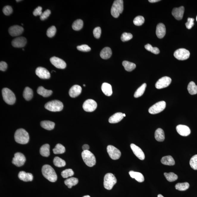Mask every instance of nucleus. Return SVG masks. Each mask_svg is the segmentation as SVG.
Wrapping results in <instances>:
<instances>
[{
    "instance_id": "obj_1",
    "label": "nucleus",
    "mask_w": 197,
    "mask_h": 197,
    "mask_svg": "<svg viewBox=\"0 0 197 197\" xmlns=\"http://www.w3.org/2000/svg\"><path fill=\"white\" fill-rule=\"evenodd\" d=\"M42 172L43 176L51 182H54L57 180V175L54 169L51 166L46 165L42 168Z\"/></svg>"
},
{
    "instance_id": "obj_2",
    "label": "nucleus",
    "mask_w": 197,
    "mask_h": 197,
    "mask_svg": "<svg viewBox=\"0 0 197 197\" xmlns=\"http://www.w3.org/2000/svg\"><path fill=\"white\" fill-rule=\"evenodd\" d=\"M14 139L17 143L21 144H26L29 140V134L23 129H18L14 135Z\"/></svg>"
},
{
    "instance_id": "obj_3",
    "label": "nucleus",
    "mask_w": 197,
    "mask_h": 197,
    "mask_svg": "<svg viewBox=\"0 0 197 197\" xmlns=\"http://www.w3.org/2000/svg\"><path fill=\"white\" fill-rule=\"evenodd\" d=\"M123 10V1L122 0L115 1L111 9V15L117 18L121 14Z\"/></svg>"
},
{
    "instance_id": "obj_4",
    "label": "nucleus",
    "mask_w": 197,
    "mask_h": 197,
    "mask_svg": "<svg viewBox=\"0 0 197 197\" xmlns=\"http://www.w3.org/2000/svg\"><path fill=\"white\" fill-rule=\"evenodd\" d=\"M82 156L84 162L88 167H93L96 164V158L94 154L89 151H83Z\"/></svg>"
},
{
    "instance_id": "obj_5",
    "label": "nucleus",
    "mask_w": 197,
    "mask_h": 197,
    "mask_svg": "<svg viewBox=\"0 0 197 197\" xmlns=\"http://www.w3.org/2000/svg\"><path fill=\"white\" fill-rule=\"evenodd\" d=\"M63 104L61 101L54 100L46 103L45 107L48 110L52 112L60 111L63 109Z\"/></svg>"
},
{
    "instance_id": "obj_6",
    "label": "nucleus",
    "mask_w": 197,
    "mask_h": 197,
    "mask_svg": "<svg viewBox=\"0 0 197 197\" xmlns=\"http://www.w3.org/2000/svg\"><path fill=\"white\" fill-rule=\"evenodd\" d=\"M3 98L5 102L7 104L12 105L16 101V98L14 93L8 88H4L2 90Z\"/></svg>"
},
{
    "instance_id": "obj_7",
    "label": "nucleus",
    "mask_w": 197,
    "mask_h": 197,
    "mask_svg": "<svg viewBox=\"0 0 197 197\" xmlns=\"http://www.w3.org/2000/svg\"><path fill=\"white\" fill-rule=\"evenodd\" d=\"M117 182V179L113 174L108 173L105 175L104 178V186L106 189L111 190Z\"/></svg>"
},
{
    "instance_id": "obj_8",
    "label": "nucleus",
    "mask_w": 197,
    "mask_h": 197,
    "mask_svg": "<svg viewBox=\"0 0 197 197\" xmlns=\"http://www.w3.org/2000/svg\"><path fill=\"white\" fill-rule=\"evenodd\" d=\"M165 101H160L148 109V112L151 114H156L162 112L166 107Z\"/></svg>"
},
{
    "instance_id": "obj_9",
    "label": "nucleus",
    "mask_w": 197,
    "mask_h": 197,
    "mask_svg": "<svg viewBox=\"0 0 197 197\" xmlns=\"http://www.w3.org/2000/svg\"><path fill=\"white\" fill-rule=\"evenodd\" d=\"M190 55V51L184 48L177 49L174 53V57L179 60H185L188 59Z\"/></svg>"
},
{
    "instance_id": "obj_10",
    "label": "nucleus",
    "mask_w": 197,
    "mask_h": 197,
    "mask_svg": "<svg viewBox=\"0 0 197 197\" xmlns=\"http://www.w3.org/2000/svg\"><path fill=\"white\" fill-rule=\"evenodd\" d=\"M107 150L109 156L111 159L113 160L119 159L121 157V153L119 149L112 145L108 146Z\"/></svg>"
},
{
    "instance_id": "obj_11",
    "label": "nucleus",
    "mask_w": 197,
    "mask_h": 197,
    "mask_svg": "<svg viewBox=\"0 0 197 197\" xmlns=\"http://www.w3.org/2000/svg\"><path fill=\"white\" fill-rule=\"evenodd\" d=\"M26 161L25 156L22 153L17 152L14 154L13 158L12 163L18 167L23 166Z\"/></svg>"
},
{
    "instance_id": "obj_12",
    "label": "nucleus",
    "mask_w": 197,
    "mask_h": 197,
    "mask_svg": "<svg viewBox=\"0 0 197 197\" xmlns=\"http://www.w3.org/2000/svg\"><path fill=\"white\" fill-rule=\"evenodd\" d=\"M97 104L94 100L91 99L86 100L83 103L84 110L87 112H92L96 109Z\"/></svg>"
},
{
    "instance_id": "obj_13",
    "label": "nucleus",
    "mask_w": 197,
    "mask_h": 197,
    "mask_svg": "<svg viewBox=\"0 0 197 197\" xmlns=\"http://www.w3.org/2000/svg\"><path fill=\"white\" fill-rule=\"evenodd\" d=\"M172 82V79L169 77H162L157 81L155 85L156 88L158 89L166 88L169 86Z\"/></svg>"
},
{
    "instance_id": "obj_14",
    "label": "nucleus",
    "mask_w": 197,
    "mask_h": 197,
    "mask_svg": "<svg viewBox=\"0 0 197 197\" xmlns=\"http://www.w3.org/2000/svg\"><path fill=\"white\" fill-rule=\"evenodd\" d=\"M50 61L54 67L57 68L64 69L67 66L66 62L63 60L57 57H51L50 59Z\"/></svg>"
},
{
    "instance_id": "obj_15",
    "label": "nucleus",
    "mask_w": 197,
    "mask_h": 197,
    "mask_svg": "<svg viewBox=\"0 0 197 197\" xmlns=\"http://www.w3.org/2000/svg\"><path fill=\"white\" fill-rule=\"evenodd\" d=\"M36 75L42 79H49L51 77V74L49 71L44 68L38 67L35 70Z\"/></svg>"
},
{
    "instance_id": "obj_16",
    "label": "nucleus",
    "mask_w": 197,
    "mask_h": 197,
    "mask_svg": "<svg viewBox=\"0 0 197 197\" xmlns=\"http://www.w3.org/2000/svg\"><path fill=\"white\" fill-rule=\"evenodd\" d=\"M26 43V39L21 37L14 39L12 41V45L14 47L21 48L25 46Z\"/></svg>"
},
{
    "instance_id": "obj_17",
    "label": "nucleus",
    "mask_w": 197,
    "mask_h": 197,
    "mask_svg": "<svg viewBox=\"0 0 197 197\" xmlns=\"http://www.w3.org/2000/svg\"><path fill=\"white\" fill-rule=\"evenodd\" d=\"M130 147L134 154L137 157L141 160L145 159V154L141 148L133 143L130 145Z\"/></svg>"
},
{
    "instance_id": "obj_18",
    "label": "nucleus",
    "mask_w": 197,
    "mask_h": 197,
    "mask_svg": "<svg viewBox=\"0 0 197 197\" xmlns=\"http://www.w3.org/2000/svg\"><path fill=\"white\" fill-rule=\"evenodd\" d=\"M24 31L23 27L18 25L13 26L9 29L10 35L12 37L19 36L23 33Z\"/></svg>"
},
{
    "instance_id": "obj_19",
    "label": "nucleus",
    "mask_w": 197,
    "mask_h": 197,
    "mask_svg": "<svg viewBox=\"0 0 197 197\" xmlns=\"http://www.w3.org/2000/svg\"><path fill=\"white\" fill-rule=\"evenodd\" d=\"M177 133L182 136H188L190 133V129L187 126L180 125L176 127Z\"/></svg>"
},
{
    "instance_id": "obj_20",
    "label": "nucleus",
    "mask_w": 197,
    "mask_h": 197,
    "mask_svg": "<svg viewBox=\"0 0 197 197\" xmlns=\"http://www.w3.org/2000/svg\"><path fill=\"white\" fill-rule=\"evenodd\" d=\"M185 12V7L183 6L179 8H175L173 10L172 14L175 18L178 20L182 19Z\"/></svg>"
},
{
    "instance_id": "obj_21",
    "label": "nucleus",
    "mask_w": 197,
    "mask_h": 197,
    "mask_svg": "<svg viewBox=\"0 0 197 197\" xmlns=\"http://www.w3.org/2000/svg\"><path fill=\"white\" fill-rule=\"evenodd\" d=\"M82 88L80 85H75L73 86L69 90V93L71 97H76L81 93Z\"/></svg>"
},
{
    "instance_id": "obj_22",
    "label": "nucleus",
    "mask_w": 197,
    "mask_h": 197,
    "mask_svg": "<svg viewBox=\"0 0 197 197\" xmlns=\"http://www.w3.org/2000/svg\"><path fill=\"white\" fill-rule=\"evenodd\" d=\"M166 28L164 24L160 23L157 26L156 34L159 38H162L166 34Z\"/></svg>"
},
{
    "instance_id": "obj_23",
    "label": "nucleus",
    "mask_w": 197,
    "mask_h": 197,
    "mask_svg": "<svg viewBox=\"0 0 197 197\" xmlns=\"http://www.w3.org/2000/svg\"><path fill=\"white\" fill-rule=\"evenodd\" d=\"M18 177L20 180L25 182H31L33 179L32 173H26L24 171H21L19 172Z\"/></svg>"
},
{
    "instance_id": "obj_24",
    "label": "nucleus",
    "mask_w": 197,
    "mask_h": 197,
    "mask_svg": "<svg viewBox=\"0 0 197 197\" xmlns=\"http://www.w3.org/2000/svg\"><path fill=\"white\" fill-rule=\"evenodd\" d=\"M122 112H117L111 116L109 118V122L111 123H116L120 122L124 117Z\"/></svg>"
},
{
    "instance_id": "obj_25",
    "label": "nucleus",
    "mask_w": 197,
    "mask_h": 197,
    "mask_svg": "<svg viewBox=\"0 0 197 197\" xmlns=\"http://www.w3.org/2000/svg\"><path fill=\"white\" fill-rule=\"evenodd\" d=\"M129 174L132 178L135 179L137 182H144V177L143 174L140 173L130 171L129 172Z\"/></svg>"
},
{
    "instance_id": "obj_26",
    "label": "nucleus",
    "mask_w": 197,
    "mask_h": 197,
    "mask_svg": "<svg viewBox=\"0 0 197 197\" xmlns=\"http://www.w3.org/2000/svg\"><path fill=\"white\" fill-rule=\"evenodd\" d=\"M101 88L103 93L106 96H109L112 95V88L110 84L106 83H103L101 86Z\"/></svg>"
},
{
    "instance_id": "obj_27",
    "label": "nucleus",
    "mask_w": 197,
    "mask_h": 197,
    "mask_svg": "<svg viewBox=\"0 0 197 197\" xmlns=\"http://www.w3.org/2000/svg\"><path fill=\"white\" fill-rule=\"evenodd\" d=\"M112 51L110 48L105 47L102 50L100 53V56L102 59H109L112 55Z\"/></svg>"
},
{
    "instance_id": "obj_28",
    "label": "nucleus",
    "mask_w": 197,
    "mask_h": 197,
    "mask_svg": "<svg viewBox=\"0 0 197 197\" xmlns=\"http://www.w3.org/2000/svg\"><path fill=\"white\" fill-rule=\"evenodd\" d=\"M37 92L38 94L41 95L43 97H48L51 96L53 93L51 90L46 89L42 86L38 87L37 90Z\"/></svg>"
},
{
    "instance_id": "obj_29",
    "label": "nucleus",
    "mask_w": 197,
    "mask_h": 197,
    "mask_svg": "<svg viewBox=\"0 0 197 197\" xmlns=\"http://www.w3.org/2000/svg\"><path fill=\"white\" fill-rule=\"evenodd\" d=\"M161 162L165 165L172 166L175 164V161L172 156H164L161 160Z\"/></svg>"
},
{
    "instance_id": "obj_30",
    "label": "nucleus",
    "mask_w": 197,
    "mask_h": 197,
    "mask_svg": "<svg viewBox=\"0 0 197 197\" xmlns=\"http://www.w3.org/2000/svg\"><path fill=\"white\" fill-rule=\"evenodd\" d=\"M155 138L158 141H164L165 138L164 130L161 128H159L156 130L155 133Z\"/></svg>"
},
{
    "instance_id": "obj_31",
    "label": "nucleus",
    "mask_w": 197,
    "mask_h": 197,
    "mask_svg": "<svg viewBox=\"0 0 197 197\" xmlns=\"http://www.w3.org/2000/svg\"><path fill=\"white\" fill-rule=\"evenodd\" d=\"M41 125L43 128L46 130H51L54 128L55 123L50 121H44L41 122Z\"/></svg>"
},
{
    "instance_id": "obj_32",
    "label": "nucleus",
    "mask_w": 197,
    "mask_h": 197,
    "mask_svg": "<svg viewBox=\"0 0 197 197\" xmlns=\"http://www.w3.org/2000/svg\"><path fill=\"white\" fill-rule=\"evenodd\" d=\"M23 96L26 101H30L33 97V90L29 87H26L24 90Z\"/></svg>"
},
{
    "instance_id": "obj_33",
    "label": "nucleus",
    "mask_w": 197,
    "mask_h": 197,
    "mask_svg": "<svg viewBox=\"0 0 197 197\" xmlns=\"http://www.w3.org/2000/svg\"><path fill=\"white\" fill-rule=\"evenodd\" d=\"M40 153L41 155L48 157L50 155V146L49 144H46L42 146L40 149Z\"/></svg>"
},
{
    "instance_id": "obj_34",
    "label": "nucleus",
    "mask_w": 197,
    "mask_h": 197,
    "mask_svg": "<svg viewBox=\"0 0 197 197\" xmlns=\"http://www.w3.org/2000/svg\"><path fill=\"white\" fill-rule=\"evenodd\" d=\"M78 182V179L72 177L68 179L65 181L64 183L65 185L67 186L68 188H71L73 186L77 185Z\"/></svg>"
},
{
    "instance_id": "obj_35",
    "label": "nucleus",
    "mask_w": 197,
    "mask_h": 197,
    "mask_svg": "<svg viewBox=\"0 0 197 197\" xmlns=\"http://www.w3.org/2000/svg\"><path fill=\"white\" fill-rule=\"evenodd\" d=\"M122 65L125 70L128 72L133 71L136 67V65L135 64L127 61H123L122 62Z\"/></svg>"
},
{
    "instance_id": "obj_36",
    "label": "nucleus",
    "mask_w": 197,
    "mask_h": 197,
    "mask_svg": "<svg viewBox=\"0 0 197 197\" xmlns=\"http://www.w3.org/2000/svg\"><path fill=\"white\" fill-rule=\"evenodd\" d=\"M187 89L190 95H194L197 93V85L193 82H190L189 83Z\"/></svg>"
},
{
    "instance_id": "obj_37",
    "label": "nucleus",
    "mask_w": 197,
    "mask_h": 197,
    "mask_svg": "<svg viewBox=\"0 0 197 197\" xmlns=\"http://www.w3.org/2000/svg\"><path fill=\"white\" fill-rule=\"evenodd\" d=\"M146 87V83L143 84L141 86H140L135 91V94H134L135 98H138L142 96L144 93Z\"/></svg>"
},
{
    "instance_id": "obj_38",
    "label": "nucleus",
    "mask_w": 197,
    "mask_h": 197,
    "mask_svg": "<svg viewBox=\"0 0 197 197\" xmlns=\"http://www.w3.org/2000/svg\"><path fill=\"white\" fill-rule=\"evenodd\" d=\"M83 21L80 19H77L75 21L72 25L73 29L76 31L80 30L83 28Z\"/></svg>"
},
{
    "instance_id": "obj_39",
    "label": "nucleus",
    "mask_w": 197,
    "mask_h": 197,
    "mask_svg": "<svg viewBox=\"0 0 197 197\" xmlns=\"http://www.w3.org/2000/svg\"><path fill=\"white\" fill-rule=\"evenodd\" d=\"M54 154H63L65 151V148L62 145L58 143L53 150Z\"/></svg>"
},
{
    "instance_id": "obj_40",
    "label": "nucleus",
    "mask_w": 197,
    "mask_h": 197,
    "mask_svg": "<svg viewBox=\"0 0 197 197\" xmlns=\"http://www.w3.org/2000/svg\"><path fill=\"white\" fill-rule=\"evenodd\" d=\"M53 164L56 167H64L66 165L65 161L58 157H56L54 158Z\"/></svg>"
},
{
    "instance_id": "obj_41",
    "label": "nucleus",
    "mask_w": 197,
    "mask_h": 197,
    "mask_svg": "<svg viewBox=\"0 0 197 197\" xmlns=\"http://www.w3.org/2000/svg\"><path fill=\"white\" fill-rule=\"evenodd\" d=\"M164 175L168 181L169 182L175 181L178 179V176L174 173L170 172L169 173H164Z\"/></svg>"
},
{
    "instance_id": "obj_42",
    "label": "nucleus",
    "mask_w": 197,
    "mask_h": 197,
    "mask_svg": "<svg viewBox=\"0 0 197 197\" xmlns=\"http://www.w3.org/2000/svg\"><path fill=\"white\" fill-rule=\"evenodd\" d=\"M190 187L189 184L185 182L183 183H178L175 185V188L177 190L180 191H184L188 189Z\"/></svg>"
},
{
    "instance_id": "obj_43",
    "label": "nucleus",
    "mask_w": 197,
    "mask_h": 197,
    "mask_svg": "<svg viewBox=\"0 0 197 197\" xmlns=\"http://www.w3.org/2000/svg\"><path fill=\"white\" fill-rule=\"evenodd\" d=\"M74 172L72 169H66L61 172V176L64 178H67L74 175Z\"/></svg>"
},
{
    "instance_id": "obj_44",
    "label": "nucleus",
    "mask_w": 197,
    "mask_h": 197,
    "mask_svg": "<svg viewBox=\"0 0 197 197\" xmlns=\"http://www.w3.org/2000/svg\"><path fill=\"white\" fill-rule=\"evenodd\" d=\"M144 17L141 16H138L135 18L133 21V23L135 25L137 26H141L144 23Z\"/></svg>"
},
{
    "instance_id": "obj_45",
    "label": "nucleus",
    "mask_w": 197,
    "mask_h": 197,
    "mask_svg": "<svg viewBox=\"0 0 197 197\" xmlns=\"http://www.w3.org/2000/svg\"><path fill=\"white\" fill-rule=\"evenodd\" d=\"M145 47L147 51H151L154 54H159L160 52L159 48L157 47H153L151 44H147L145 45Z\"/></svg>"
},
{
    "instance_id": "obj_46",
    "label": "nucleus",
    "mask_w": 197,
    "mask_h": 197,
    "mask_svg": "<svg viewBox=\"0 0 197 197\" xmlns=\"http://www.w3.org/2000/svg\"><path fill=\"white\" fill-rule=\"evenodd\" d=\"M190 167L194 170H197V154L193 157L190 162Z\"/></svg>"
},
{
    "instance_id": "obj_47",
    "label": "nucleus",
    "mask_w": 197,
    "mask_h": 197,
    "mask_svg": "<svg viewBox=\"0 0 197 197\" xmlns=\"http://www.w3.org/2000/svg\"><path fill=\"white\" fill-rule=\"evenodd\" d=\"M56 32V29L55 26H53L50 27L47 31L46 35L50 38L53 37L55 35Z\"/></svg>"
},
{
    "instance_id": "obj_48",
    "label": "nucleus",
    "mask_w": 197,
    "mask_h": 197,
    "mask_svg": "<svg viewBox=\"0 0 197 197\" xmlns=\"http://www.w3.org/2000/svg\"><path fill=\"white\" fill-rule=\"evenodd\" d=\"M133 35L131 34L127 33H124L121 37V40L123 42L128 41L133 38Z\"/></svg>"
},
{
    "instance_id": "obj_49",
    "label": "nucleus",
    "mask_w": 197,
    "mask_h": 197,
    "mask_svg": "<svg viewBox=\"0 0 197 197\" xmlns=\"http://www.w3.org/2000/svg\"><path fill=\"white\" fill-rule=\"evenodd\" d=\"M77 48L79 51L84 52H87L91 51V48L87 45H82L81 46H77Z\"/></svg>"
},
{
    "instance_id": "obj_50",
    "label": "nucleus",
    "mask_w": 197,
    "mask_h": 197,
    "mask_svg": "<svg viewBox=\"0 0 197 197\" xmlns=\"http://www.w3.org/2000/svg\"><path fill=\"white\" fill-rule=\"evenodd\" d=\"M13 12L12 8L10 6H6L3 8V12L4 15H9L12 13Z\"/></svg>"
},
{
    "instance_id": "obj_51",
    "label": "nucleus",
    "mask_w": 197,
    "mask_h": 197,
    "mask_svg": "<svg viewBox=\"0 0 197 197\" xmlns=\"http://www.w3.org/2000/svg\"><path fill=\"white\" fill-rule=\"evenodd\" d=\"M51 14V11L49 10H46L44 12L42 13L41 16H40V18L42 21L46 20L49 17Z\"/></svg>"
},
{
    "instance_id": "obj_52",
    "label": "nucleus",
    "mask_w": 197,
    "mask_h": 197,
    "mask_svg": "<svg viewBox=\"0 0 197 197\" xmlns=\"http://www.w3.org/2000/svg\"><path fill=\"white\" fill-rule=\"evenodd\" d=\"M101 27H98L94 29L93 31V34L95 38H99L101 35Z\"/></svg>"
},
{
    "instance_id": "obj_53",
    "label": "nucleus",
    "mask_w": 197,
    "mask_h": 197,
    "mask_svg": "<svg viewBox=\"0 0 197 197\" xmlns=\"http://www.w3.org/2000/svg\"><path fill=\"white\" fill-rule=\"evenodd\" d=\"M194 19L190 18H189L187 19V21L185 23V26L188 29H190L194 25Z\"/></svg>"
},
{
    "instance_id": "obj_54",
    "label": "nucleus",
    "mask_w": 197,
    "mask_h": 197,
    "mask_svg": "<svg viewBox=\"0 0 197 197\" xmlns=\"http://www.w3.org/2000/svg\"><path fill=\"white\" fill-rule=\"evenodd\" d=\"M42 7L41 6H38L35 9L33 12V14L35 16H41L42 14Z\"/></svg>"
},
{
    "instance_id": "obj_55",
    "label": "nucleus",
    "mask_w": 197,
    "mask_h": 197,
    "mask_svg": "<svg viewBox=\"0 0 197 197\" xmlns=\"http://www.w3.org/2000/svg\"><path fill=\"white\" fill-rule=\"evenodd\" d=\"M7 68V64L4 61H1L0 62V70L2 71H5Z\"/></svg>"
},
{
    "instance_id": "obj_56",
    "label": "nucleus",
    "mask_w": 197,
    "mask_h": 197,
    "mask_svg": "<svg viewBox=\"0 0 197 197\" xmlns=\"http://www.w3.org/2000/svg\"><path fill=\"white\" fill-rule=\"evenodd\" d=\"M82 149L83 151H89L90 149V146L87 144L84 145L82 147Z\"/></svg>"
},
{
    "instance_id": "obj_57",
    "label": "nucleus",
    "mask_w": 197,
    "mask_h": 197,
    "mask_svg": "<svg viewBox=\"0 0 197 197\" xmlns=\"http://www.w3.org/2000/svg\"><path fill=\"white\" fill-rule=\"evenodd\" d=\"M160 1V0H149L148 1L151 3H155Z\"/></svg>"
},
{
    "instance_id": "obj_58",
    "label": "nucleus",
    "mask_w": 197,
    "mask_h": 197,
    "mask_svg": "<svg viewBox=\"0 0 197 197\" xmlns=\"http://www.w3.org/2000/svg\"><path fill=\"white\" fill-rule=\"evenodd\" d=\"M157 197H164L162 196V195L159 194L158 195Z\"/></svg>"
},
{
    "instance_id": "obj_59",
    "label": "nucleus",
    "mask_w": 197,
    "mask_h": 197,
    "mask_svg": "<svg viewBox=\"0 0 197 197\" xmlns=\"http://www.w3.org/2000/svg\"><path fill=\"white\" fill-rule=\"evenodd\" d=\"M83 197H91L90 196H89V195H85V196H84Z\"/></svg>"
},
{
    "instance_id": "obj_60",
    "label": "nucleus",
    "mask_w": 197,
    "mask_h": 197,
    "mask_svg": "<svg viewBox=\"0 0 197 197\" xmlns=\"http://www.w3.org/2000/svg\"><path fill=\"white\" fill-rule=\"evenodd\" d=\"M123 116H124V117H125V116H126V115H125V114H123Z\"/></svg>"
},
{
    "instance_id": "obj_61",
    "label": "nucleus",
    "mask_w": 197,
    "mask_h": 197,
    "mask_svg": "<svg viewBox=\"0 0 197 197\" xmlns=\"http://www.w3.org/2000/svg\"><path fill=\"white\" fill-rule=\"evenodd\" d=\"M17 1V2H18V1Z\"/></svg>"
},
{
    "instance_id": "obj_62",
    "label": "nucleus",
    "mask_w": 197,
    "mask_h": 197,
    "mask_svg": "<svg viewBox=\"0 0 197 197\" xmlns=\"http://www.w3.org/2000/svg\"><path fill=\"white\" fill-rule=\"evenodd\" d=\"M83 86H84V87H85V85H83Z\"/></svg>"
},
{
    "instance_id": "obj_63",
    "label": "nucleus",
    "mask_w": 197,
    "mask_h": 197,
    "mask_svg": "<svg viewBox=\"0 0 197 197\" xmlns=\"http://www.w3.org/2000/svg\"><path fill=\"white\" fill-rule=\"evenodd\" d=\"M196 21H197V17H196Z\"/></svg>"
},
{
    "instance_id": "obj_64",
    "label": "nucleus",
    "mask_w": 197,
    "mask_h": 197,
    "mask_svg": "<svg viewBox=\"0 0 197 197\" xmlns=\"http://www.w3.org/2000/svg\"><path fill=\"white\" fill-rule=\"evenodd\" d=\"M23 51H24V49H23Z\"/></svg>"
}]
</instances>
